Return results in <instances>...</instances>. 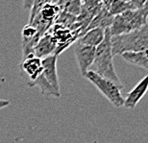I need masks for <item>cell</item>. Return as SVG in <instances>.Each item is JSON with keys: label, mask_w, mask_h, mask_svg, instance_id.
I'll use <instances>...</instances> for the list:
<instances>
[{"label": "cell", "mask_w": 148, "mask_h": 143, "mask_svg": "<svg viewBox=\"0 0 148 143\" xmlns=\"http://www.w3.org/2000/svg\"><path fill=\"white\" fill-rule=\"evenodd\" d=\"M148 91V74L143 77L137 85L134 86V88L127 94V97L124 99V107L127 109H134L140 101L143 99V96Z\"/></svg>", "instance_id": "cell-7"}, {"label": "cell", "mask_w": 148, "mask_h": 143, "mask_svg": "<svg viewBox=\"0 0 148 143\" xmlns=\"http://www.w3.org/2000/svg\"><path fill=\"white\" fill-rule=\"evenodd\" d=\"M98 1H101L102 2V0H98Z\"/></svg>", "instance_id": "cell-24"}, {"label": "cell", "mask_w": 148, "mask_h": 143, "mask_svg": "<svg viewBox=\"0 0 148 143\" xmlns=\"http://www.w3.org/2000/svg\"><path fill=\"white\" fill-rule=\"evenodd\" d=\"M46 3H50V0H35L33 7L31 9V14H30V20L29 23L32 22V20L34 19V17L36 16V14L38 13V11L40 10V8L42 7Z\"/></svg>", "instance_id": "cell-16"}, {"label": "cell", "mask_w": 148, "mask_h": 143, "mask_svg": "<svg viewBox=\"0 0 148 143\" xmlns=\"http://www.w3.org/2000/svg\"><path fill=\"white\" fill-rule=\"evenodd\" d=\"M93 143H97V140H94V141H93Z\"/></svg>", "instance_id": "cell-23"}, {"label": "cell", "mask_w": 148, "mask_h": 143, "mask_svg": "<svg viewBox=\"0 0 148 143\" xmlns=\"http://www.w3.org/2000/svg\"><path fill=\"white\" fill-rule=\"evenodd\" d=\"M83 77L95 86L100 93L115 108L123 107L124 98L121 94V89L123 88V86H118L111 80L106 79L91 70H88Z\"/></svg>", "instance_id": "cell-4"}, {"label": "cell", "mask_w": 148, "mask_h": 143, "mask_svg": "<svg viewBox=\"0 0 148 143\" xmlns=\"http://www.w3.org/2000/svg\"><path fill=\"white\" fill-rule=\"evenodd\" d=\"M20 66H21V69L26 73V75L29 77L30 82L35 81L38 77H40L42 74L41 59L38 58L34 54L25 56Z\"/></svg>", "instance_id": "cell-9"}, {"label": "cell", "mask_w": 148, "mask_h": 143, "mask_svg": "<svg viewBox=\"0 0 148 143\" xmlns=\"http://www.w3.org/2000/svg\"><path fill=\"white\" fill-rule=\"evenodd\" d=\"M111 38L112 36L110 33V29H105L104 40L96 47L95 57H94L93 64L90 66V70L93 71V72L104 77L106 79L111 80L118 86H123L122 82L120 81L119 77L117 76L114 69Z\"/></svg>", "instance_id": "cell-1"}, {"label": "cell", "mask_w": 148, "mask_h": 143, "mask_svg": "<svg viewBox=\"0 0 148 143\" xmlns=\"http://www.w3.org/2000/svg\"><path fill=\"white\" fill-rule=\"evenodd\" d=\"M56 49H57V43L55 40L50 33H45L35 45L33 53L38 58L43 59L47 56L55 54Z\"/></svg>", "instance_id": "cell-8"}, {"label": "cell", "mask_w": 148, "mask_h": 143, "mask_svg": "<svg viewBox=\"0 0 148 143\" xmlns=\"http://www.w3.org/2000/svg\"><path fill=\"white\" fill-rule=\"evenodd\" d=\"M29 86H38L40 88L41 94L44 96H53L56 98H60L61 93L57 91L53 86L49 84V82L45 79L43 74H41L40 77L35 80L33 82L29 83Z\"/></svg>", "instance_id": "cell-13"}, {"label": "cell", "mask_w": 148, "mask_h": 143, "mask_svg": "<svg viewBox=\"0 0 148 143\" xmlns=\"http://www.w3.org/2000/svg\"><path fill=\"white\" fill-rule=\"evenodd\" d=\"M34 2H35V0H23V8H24L25 10L31 11V9L34 5Z\"/></svg>", "instance_id": "cell-18"}, {"label": "cell", "mask_w": 148, "mask_h": 143, "mask_svg": "<svg viewBox=\"0 0 148 143\" xmlns=\"http://www.w3.org/2000/svg\"><path fill=\"white\" fill-rule=\"evenodd\" d=\"M112 19H114V16L110 14L108 9L103 6L101 8V10H100L98 13H97V14H95V16L92 17V19L90 20V24H88L87 29H86L85 33L93 28H102V29L110 28L112 25Z\"/></svg>", "instance_id": "cell-10"}, {"label": "cell", "mask_w": 148, "mask_h": 143, "mask_svg": "<svg viewBox=\"0 0 148 143\" xmlns=\"http://www.w3.org/2000/svg\"><path fill=\"white\" fill-rule=\"evenodd\" d=\"M127 62L148 70V50L141 52H129L121 55Z\"/></svg>", "instance_id": "cell-12"}, {"label": "cell", "mask_w": 148, "mask_h": 143, "mask_svg": "<svg viewBox=\"0 0 148 143\" xmlns=\"http://www.w3.org/2000/svg\"><path fill=\"white\" fill-rule=\"evenodd\" d=\"M121 1H125V2H130V0H121Z\"/></svg>", "instance_id": "cell-22"}, {"label": "cell", "mask_w": 148, "mask_h": 143, "mask_svg": "<svg viewBox=\"0 0 148 143\" xmlns=\"http://www.w3.org/2000/svg\"><path fill=\"white\" fill-rule=\"evenodd\" d=\"M147 18L143 16L140 9L138 10H129L125 13L114 16L110 33L112 37L120 36L133 32L147 24Z\"/></svg>", "instance_id": "cell-3"}, {"label": "cell", "mask_w": 148, "mask_h": 143, "mask_svg": "<svg viewBox=\"0 0 148 143\" xmlns=\"http://www.w3.org/2000/svg\"><path fill=\"white\" fill-rule=\"evenodd\" d=\"M145 1L146 0H130V3L132 4L133 8H134L135 10H138V9H141L143 7Z\"/></svg>", "instance_id": "cell-17"}, {"label": "cell", "mask_w": 148, "mask_h": 143, "mask_svg": "<svg viewBox=\"0 0 148 143\" xmlns=\"http://www.w3.org/2000/svg\"><path fill=\"white\" fill-rule=\"evenodd\" d=\"M112 0H102V4L103 6H104L105 8L109 9V7H110V5L112 4Z\"/></svg>", "instance_id": "cell-21"}, {"label": "cell", "mask_w": 148, "mask_h": 143, "mask_svg": "<svg viewBox=\"0 0 148 143\" xmlns=\"http://www.w3.org/2000/svg\"><path fill=\"white\" fill-rule=\"evenodd\" d=\"M109 12L112 16H118L129 10H135L130 2L121 1V0H112V4L109 7Z\"/></svg>", "instance_id": "cell-15"}, {"label": "cell", "mask_w": 148, "mask_h": 143, "mask_svg": "<svg viewBox=\"0 0 148 143\" xmlns=\"http://www.w3.org/2000/svg\"><path fill=\"white\" fill-rule=\"evenodd\" d=\"M57 59L58 55L56 54L47 56L41 59V64H42L43 76L56 90L60 92V84H59L57 73Z\"/></svg>", "instance_id": "cell-6"}, {"label": "cell", "mask_w": 148, "mask_h": 143, "mask_svg": "<svg viewBox=\"0 0 148 143\" xmlns=\"http://www.w3.org/2000/svg\"><path fill=\"white\" fill-rule=\"evenodd\" d=\"M38 14H40V16L44 21L51 24L54 21V19L59 16L60 6L58 4H55V3H46L40 8V10L38 11Z\"/></svg>", "instance_id": "cell-14"}, {"label": "cell", "mask_w": 148, "mask_h": 143, "mask_svg": "<svg viewBox=\"0 0 148 143\" xmlns=\"http://www.w3.org/2000/svg\"><path fill=\"white\" fill-rule=\"evenodd\" d=\"M141 12H143V16H145V18L148 19V0H146L145 3H144V5H143V7L140 9Z\"/></svg>", "instance_id": "cell-19"}, {"label": "cell", "mask_w": 148, "mask_h": 143, "mask_svg": "<svg viewBox=\"0 0 148 143\" xmlns=\"http://www.w3.org/2000/svg\"><path fill=\"white\" fill-rule=\"evenodd\" d=\"M96 47L88 46L82 44L77 41L75 44V58L78 64L81 75L84 76L93 64L94 57H95Z\"/></svg>", "instance_id": "cell-5"}, {"label": "cell", "mask_w": 148, "mask_h": 143, "mask_svg": "<svg viewBox=\"0 0 148 143\" xmlns=\"http://www.w3.org/2000/svg\"><path fill=\"white\" fill-rule=\"evenodd\" d=\"M11 102L9 100H5V99H0V109H5L10 105Z\"/></svg>", "instance_id": "cell-20"}, {"label": "cell", "mask_w": 148, "mask_h": 143, "mask_svg": "<svg viewBox=\"0 0 148 143\" xmlns=\"http://www.w3.org/2000/svg\"><path fill=\"white\" fill-rule=\"evenodd\" d=\"M112 55L148 50V23L141 28L127 34L111 38Z\"/></svg>", "instance_id": "cell-2"}, {"label": "cell", "mask_w": 148, "mask_h": 143, "mask_svg": "<svg viewBox=\"0 0 148 143\" xmlns=\"http://www.w3.org/2000/svg\"><path fill=\"white\" fill-rule=\"evenodd\" d=\"M105 37V29L102 28H93L88 30L82 37L79 38L78 42L85 44V45L97 47Z\"/></svg>", "instance_id": "cell-11"}]
</instances>
